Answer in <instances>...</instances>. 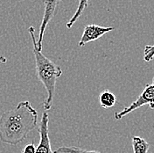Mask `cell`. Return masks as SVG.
<instances>
[{
  "label": "cell",
  "mask_w": 154,
  "mask_h": 153,
  "mask_svg": "<svg viewBox=\"0 0 154 153\" xmlns=\"http://www.w3.org/2000/svg\"><path fill=\"white\" fill-rule=\"evenodd\" d=\"M35 151H36V147H35V145H34L33 143H32V144H27L24 148L22 153H35Z\"/></svg>",
  "instance_id": "obj_12"
},
{
  "label": "cell",
  "mask_w": 154,
  "mask_h": 153,
  "mask_svg": "<svg viewBox=\"0 0 154 153\" xmlns=\"http://www.w3.org/2000/svg\"><path fill=\"white\" fill-rule=\"evenodd\" d=\"M132 149L134 153H148L151 144L140 136H132Z\"/></svg>",
  "instance_id": "obj_8"
},
{
  "label": "cell",
  "mask_w": 154,
  "mask_h": 153,
  "mask_svg": "<svg viewBox=\"0 0 154 153\" xmlns=\"http://www.w3.org/2000/svg\"><path fill=\"white\" fill-rule=\"evenodd\" d=\"M114 30L113 27H102L96 24H90L84 28L83 34L78 43L79 47H83L87 43L96 41L103 37L105 34Z\"/></svg>",
  "instance_id": "obj_5"
},
{
  "label": "cell",
  "mask_w": 154,
  "mask_h": 153,
  "mask_svg": "<svg viewBox=\"0 0 154 153\" xmlns=\"http://www.w3.org/2000/svg\"><path fill=\"white\" fill-rule=\"evenodd\" d=\"M62 0H44V14L43 18L40 23L39 31H38V36L37 39V47L39 50H42L43 47V39L44 34L46 32V29L48 28L49 22L53 19L54 15L56 14L58 5Z\"/></svg>",
  "instance_id": "obj_4"
},
{
  "label": "cell",
  "mask_w": 154,
  "mask_h": 153,
  "mask_svg": "<svg viewBox=\"0 0 154 153\" xmlns=\"http://www.w3.org/2000/svg\"><path fill=\"white\" fill-rule=\"evenodd\" d=\"M53 153H100L96 151H88L75 146H61Z\"/></svg>",
  "instance_id": "obj_10"
},
{
  "label": "cell",
  "mask_w": 154,
  "mask_h": 153,
  "mask_svg": "<svg viewBox=\"0 0 154 153\" xmlns=\"http://www.w3.org/2000/svg\"><path fill=\"white\" fill-rule=\"evenodd\" d=\"M99 102L102 108L109 109L115 106L116 103V97L112 92L109 90H104L99 95Z\"/></svg>",
  "instance_id": "obj_7"
},
{
  "label": "cell",
  "mask_w": 154,
  "mask_h": 153,
  "mask_svg": "<svg viewBox=\"0 0 154 153\" xmlns=\"http://www.w3.org/2000/svg\"><path fill=\"white\" fill-rule=\"evenodd\" d=\"M38 124V112L26 100L0 116V141L10 145L23 142Z\"/></svg>",
  "instance_id": "obj_1"
},
{
  "label": "cell",
  "mask_w": 154,
  "mask_h": 153,
  "mask_svg": "<svg viewBox=\"0 0 154 153\" xmlns=\"http://www.w3.org/2000/svg\"><path fill=\"white\" fill-rule=\"evenodd\" d=\"M90 2V0H79V4H78V7H77L76 11L75 12V14L73 15V17L69 19V21L66 24V27L67 28H71L75 23L76 22L78 19L82 16V14L83 13L84 10L88 7V3Z\"/></svg>",
  "instance_id": "obj_9"
},
{
  "label": "cell",
  "mask_w": 154,
  "mask_h": 153,
  "mask_svg": "<svg viewBox=\"0 0 154 153\" xmlns=\"http://www.w3.org/2000/svg\"><path fill=\"white\" fill-rule=\"evenodd\" d=\"M148 105L151 109H154V77L152 83L151 85H147L144 87V91L141 93V94L138 96V98L132 102L129 106L125 107L122 111L115 113L116 120H120L125 115H129L130 113L133 112L140 108L143 106Z\"/></svg>",
  "instance_id": "obj_3"
},
{
  "label": "cell",
  "mask_w": 154,
  "mask_h": 153,
  "mask_svg": "<svg viewBox=\"0 0 154 153\" xmlns=\"http://www.w3.org/2000/svg\"><path fill=\"white\" fill-rule=\"evenodd\" d=\"M48 124H49V115L47 112H43L40 124H39V143L38 147L36 148L35 153H53L51 149V143L49 139V129H48Z\"/></svg>",
  "instance_id": "obj_6"
},
{
  "label": "cell",
  "mask_w": 154,
  "mask_h": 153,
  "mask_svg": "<svg viewBox=\"0 0 154 153\" xmlns=\"http://www.w3.org/2000/svg\"><path fill=\"white\" fill-rule=\"evenodd\" d=\"M154 58V44L152 45H146L144 49V62H151Z\"/></svg>",
  "instance_id": "obj_11"
},
{
  "label": "cell",
  "mask_w": 154,
  "mask_h": 153,
  "mask_svg": "<svg viewBox=\"0 0 154 153\" xmlns=\"http://www.w3.org/2000/svg\"><path fill=\"white\" fill-rule=\"evenodd\" d=\"M28 32L32 41L36 75L47 91V98L43 103V106L46 110H49L53 106L56 81L61 76L62 70L59 65L55 64L53 61H51L49 58L44 56L41 50L38 48L37 38L35 36V28L33 27H30L28 28Z\"/></svg>",
  "instance_id": "obj_2"
},
{
  "label": "cell",
  "mask_w": 154,
  "mask_h": 153,
  "mask_svg": "<svg viewBox=\"0 0 154 153\" xmlns=\"http://www.w3.org/2000/svg\"><path fill=\"white\" fill-rule=\"evenodd\" d=\"M6 62H7V58L0 56V63H5Z\"/></svg>",
  "instance_id": "obj_13"
}]
</instances>
